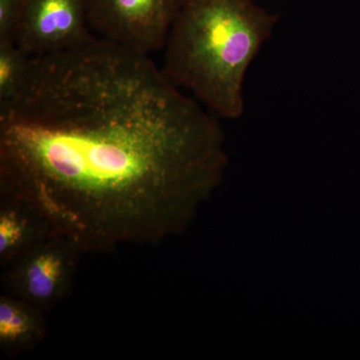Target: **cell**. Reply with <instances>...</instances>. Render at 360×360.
<instances>
[{
  "label": "cell",
  "instance_id": "obj_1",
  "mask_svg": "<svg viewBox=\"0 0 360 360\" xmlns=\"http://www.w3.org/2000/svg\"><path fill=\"white\" fill-rule=\"evenodd\" d=\"M226 165L219 117L149 56L101 37L32 56L0 108L1 196L80 253L182 233Z\"/></svg>",
  "mask_w": 360,
  "mask_h": 360
},
{
  "label": "cell",
  "instance_id": "obj_2",
  "mask_svg": "<svg viewBox=\"0 0 360 360\" xmlns=\"http://www.w3.org/2000/svg\"><path fill=\"white\" fill-rule=\"evenodd\" d=\"M277 21L257 0H184L161 70L217 117L238 120L246 72Z\"/></svg>",
  "mask_w": 360,
  "mask_h": 360
},
{
  "label": "cell",
  "instance_id": "obj_3",
  "mask_svg": "<svg viewBox=\"0 0 360 360\" xmlns=\"http://www.w3.org/2000/svg\"><path fill=\"white\" fill-rule=\"evenodd\" d=\"M184 0H85L90 28L101 39L139 52L162 49Z\"/></svg>",
  "mask_w": 360,
  "mask_h": 360
},
{
  "label": "cell",
  "instance_id": "obj_4",
  "mask_svg": "<svg viewBox=\"0 0 360 360\" xmlns=\"http://www.w3.org/2000/svg\"><path fill=\"white\" fill-rule=\"evenodd\" d=\"M79 255L65 239L47 234L7 266L9 295L44 311L68 292Z\"/></svg>",
  "mask_w": 360,
  "mask_h": 360
},
{
  "label": "cell",
  "instance_id": "obj_5",
  "mask_svg": "<svg viewBox=\"0 0 360 360\" xmlns=\"http://www.w3.org/2000/svg\"><path fill=\"white\" fill-rule=\"evenodd\" d=\"M94 37L85 0H27L15 44L30 56L72 49Z\"/></svg>",
  "mask_w": 360,
  "mask_h": 360
},
{
  "label": "cell",
  "instance_id": "obj_6",
  "mask_svg": "<svg viewBox=\"0 0 360 360\" xmlns=\"http://www.w3.org/2000/svg\"><path fill=\"white\" fill-rule=\"evenodd\" d=\"M44 310L9 295L0 297V347L16 354L35 347L44 338L46 324Z\"/></svg>",
  "mask_w": 360,
  "mask_h": 360
},
{
  "label": "cell",
  "instance_id": "obj_7",
  "mask_svg": "<svg viewBox=\"0 0 360 360\" xmlns=\"http://www.w3.org/2000/svg\"><path fill=\"white\" fill-rule=\"evenodd\" d=\"M49 234L39 217L22 203L1 196L0 262L9 266Z\"/></svg>",
  "mask_w": 360,
  "mask_h": 360
},
{
  "label": "cell",
  "instance_id": "obj_8",
  "mask_svg": "<svg viewBox=\"0 0 360 360\" xmlns=\"http://www.w3.org/2000/svg\"><path fill=\"white\" fill-rule=\"evenodd\" d=\"M32 56L15 44H0V108L13 101L25 84Z\"/></svg>",
  "mask_w": 360,
  "mask_h": 360
},
{
  "label": "cell",
  "instance_id": "obj_9",
  "mask_svg": "<svg viewBox=\"0 0 360 360\" xmlns=\"http://www.w3.org/2000/svg\"><path fill=\"white\" fill-rule=\"evenodd\" d=\"M27 0H0V44H15Z\"/></svg>",
  "mask_w": 360,
  "mask_h": 360
}]
</instances>
